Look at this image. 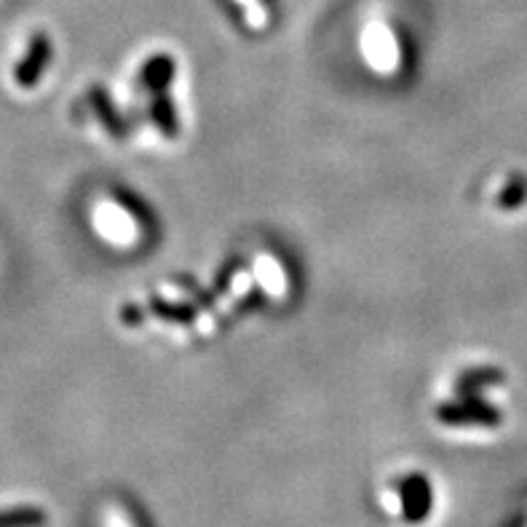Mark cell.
Listing matches in <instances>:
<instances>
[{"label": "cell", "instance_id": "obj_1", "mask_svg": "<svg viewBox=\"0 0 527 527\" xmlns=\"http://www.w3.org/2000/svg\"><path fill=\"white\" fill-rule=\"evenodd\" d=\"M51 57V46L46 41V35H35L33 43H30V49H27L25 59L17 65V83H22L25 89L35 86V83L41 81L43 70L49 65Z\"/></svg>", "mask_w": 527, "mask_h": 527}]
</instances>
